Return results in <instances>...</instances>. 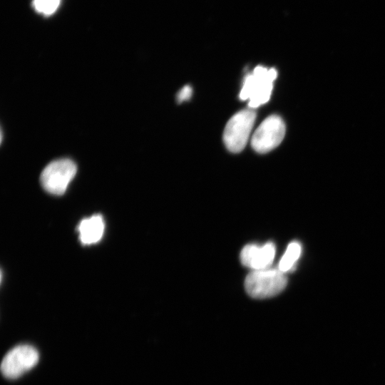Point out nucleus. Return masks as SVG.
Segmentation results:
<instances>
[{
	"label": "nucleus",
	"instance_id": "nucleus-1",
	"mask_svg": "<svg viewBox=\"0 0 385 385\" xmlns=\"http://www.w3.org/2000/svg\"><path fill=\"white\" fill-rule=\"evenodd\" d=\"M277 72L275 68H267L258 66L252 73L247 75L240 93V98L249 100L248 106L256 108L267 103L271 96L273 82L276 79Z\"/></svg>",
	"mask_w": 385,
	"mask_h": 385
},
{
	"label": "nucleus",
	"instance_id": "nucleus-2",
	"mask_svg": "<svg viewBox=\"0 0 385 385\" xmlns=\"http://www.w3.org/2000/svg\"><path fill=\"white\" fill-rule=\"evenodd\" d=\"M285 273L278 268H266L251 271L246 277L247 293L256 299H265L280 293L286 287Z\"/></svg>",
	"mask_w": 385,
	"mask_h": 385
},
{
	"label": "nucleus",
	"instance_id": "nucleus-3",
	"mask_svg": "<svg viewBox=\"0 0 385 385\" xmlns=\"http://www.w3.org/2000/svg\"><path fill=\"white\" fill-rule=\"evenodd\" d=\"M256 118V113L245 109L235 114L227 123L223 140L232 153H240L245 147Z\"/></svg>",
	"mask_w": 385,
	"mask_h": 385
},
{
	"label": "nucleus",
	"instance_id": "nucleus-4",
	"mask_svg": "<svg viewBox=\"0 0 385 385\" xmlns=\"http://www.w3.org/2000/svg\"><path fill=\"white\" fill-rule=\"evenodd\" d=\"M76 171V165L71 160H56L46 166L41 174L40 181L46 191L60 195L66 192Z\"/></svg>",
	"mask_w": 385,
	"mask_h": 385
},
{
	"label": "nucleus",
	"instance_id": "nucleus-5",
	"mask_svg": "<svg viewBox=\"0 0 385 385\" xmlns=\"http://www.w3.org/2000/svg\"><path fill=\"white\" fill-rule=\"evenodd\" d=\"M38 359V352L34 346L19 345L5 355L1 361V370L5 377L16 379L34 367Z\"/></svg>",
	"mask_w": 385,
	"mask_h": 385
},
{
	"label": "nucleus",
	"instance_id": "nucleus-6",
	"mask_svg": "<svg viewBox=\"0 0 385 385\" xmlns=\"http://www.w3.org/2000/svg\"><path fill=\"white\" fill-rule=\"evenodd\" d=\"M285 134V125L282 118L272 115L265 118L252 137V146L260 153H267L280 144Z\"/></svg>",
	"mask_w": 385,
	"mask_h": 385
},
{
	"label": "nucleus",
	"instance_id": "nucleus-7",
	"mask_svg": "<svg viewBox=\"0 0 385 385\" xmlns=\"http://www.w3.org/2000/svg\"><path fill=\"white\" fill-rule=\"evenodd\" d=\"M275 252V245L272 242L263 245L250 244L242 250L240 260L243 265L252 270L266 269L272 264Z\"/></svg>",
	"mask_w": 385,
	"mask_h": 385
},
{
	"label": "nucleus",
	"instance_id": "nucleus-8",
	"mask_svg": "<svg viewBox=\"0 0 385 385\" xmlns=\"http://www.w3.org/2000/svg\"><path fill=\"white\" fill-rule=\"evenodd\" d=\"M104 228V221L101 215H93L82 220L78 226L81 242L83 245L98 242L102 238Z\"/></svg>",
	"mask_w": 385,
	"mask_h": 385
},
{
	"label": "nucleus",
	"instance_id": "nucleus-9",
	"mask_svg": "<svg viewBox=\"0 0 385 385\" xmlns=\"http://www.w3.org/2000/svg\"><path fill=\"white\" fill-rule=\"evenodd\" d=\"M301 252L302 247L298 242L289 243L279 262L278 269L284 273L292 271L299 258Z\"/></svg>",
	"mask_w": 385,
	"mask_h": 385
},
{
	"label": "nucleus",
	"instance_id": "nucleus-10",
	"mask_svg": "<svg viewBox=\"0 0 385 385\" xmlns=\"http://www.w3.org/2000/svg\"><path fill=\"white\" fill-rule=\"evenodd\" d=\"M61 0H34V9L44 15L53 14L59 6Z\"/></svg>",
	"mask_w": 385,
	"mask_h": 385
},
{
	"label": "nucleus",
	"instance_id": "nucleus-11",
	"mask_svg": "<svg viewBox=\"0 0 385 385\" xmlns=\"http://www.w3.org/2000/svg\"><path fill=\"white\" fill-rule=\"evenodd\" d=\"M192 88L188 85L185 86L178 93L177 100L178 103L189 100L192 96Z\"/></svg>",
	"mask_w": 385,
	"mask_h": 385
}]
</instances>
